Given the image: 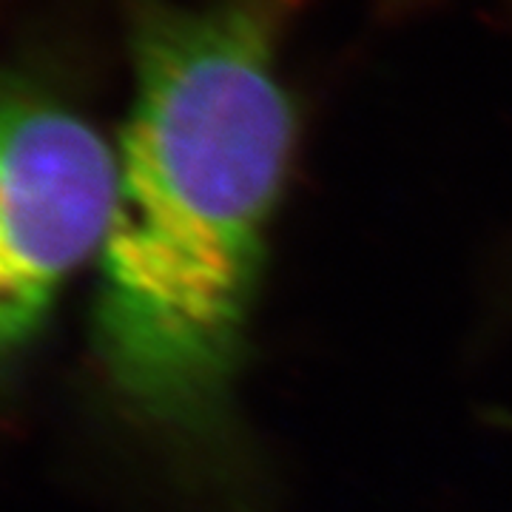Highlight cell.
I'll return each mask as SVG.
<instances>
[{"mask_svg":"<svg viewBox=\"0 0 512 512\" xmlns=\"http://www.w3.org/2000/svg\"><path fill=\"white\" fill-rule=\"evenodd\" d=\"M120 157L69 100L0 74V353L43 322L109 237Z\"/></svg>","mask_w":512,"mask_h":512,"instance_id":"7a4b0ae2","label":"cell"},{"mask_svg":"<svg viewBox=\"0 0 512 512\" xmlns=\"http://www.w3.org/2000/svg\"><path fill=\"white\" fill-rule=\"evenodd\" d=\"M282 0H137L97 336L111 382L194 490L256 512L237 373L296 146Z\"/></svg>","mask_w":512,"mask_h":512,"instance_id":"6da1fadb","label":"cell"}]
</instances>
